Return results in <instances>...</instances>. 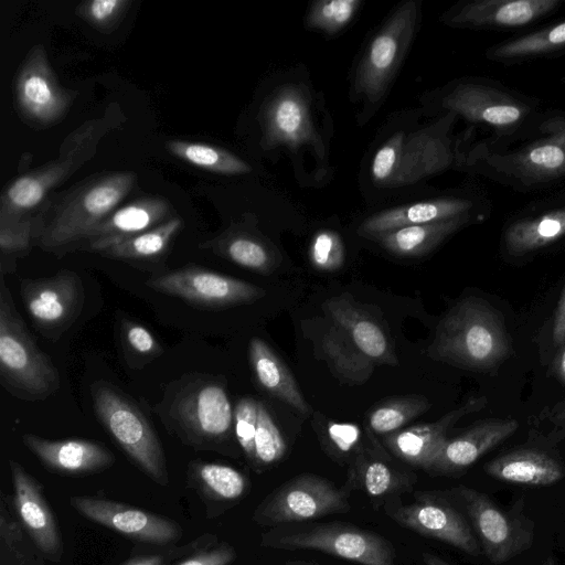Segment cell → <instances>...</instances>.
<instances>
[{
    "label": "cell",
    "mask_w": 565,
    "mask_h": 565,
    "mask_svg": "<svg viewBox=\"0 0 565 565\" xmlns=\"http://www.w3.org/2000/svg\"><path fill=\"white\" fill-rule=\"evenodd\" d=\"M429 401L422 395H405L385 399L369 415V426L376 434H391L427 412Z\"/></svg>",
    "instance_id": "obj_37"
},
{
    "label": "cell",
    "mask_w": 565,
    "mask_h": 565,
    "mask_svg": "<svg viewBox=\"0 0 565 565\" xmlns=\"http://www.w3.org/2000/svg\"><path fill=\"white\" fill-rule=\"evenodd\" d=\"M565 235V209L553 211L537 218L520 221L505 233V246L514 256H522L542 248Z\"/></svg>",
    "instance_id": "obj_32"
},
{
    "label": "cell",
    "mask_w": 565,
    "mask_h": 565,
    "mask_svg": "<svg viewBox=\"0 0 565 565\" xmlns=\"http://www.w3.org/2000/svg\"><path fill=\"white\" fill-rule=\"evenodd\" d=\"M553 366L556 377L565 385V343L555 358Z\"/></svg>",
    "instance_id": "obj_53"
},
{
    "label": "cell",
    "mask_w": 565,
    "mask_h": 565,
    "mask_svg": "<svg viewBox=\"0 0 565 565\" xmlns=\"http://www.w3.org/2000/svg\"><path fill=\"white\" fill-rule=\"evenodd\" d=\"M132 171L98 174L67 194L39 234L40 245L50 250L81 243L84 236L109 216L136 183Z\"/></svg>",
    "instance_id": "obj_4"
},
{
    "label": "cell",
    "mask_w": 565,
    "mask_h": 565,
    "mask_svg": "<svg viewBox=\"0 0 565 565\" xmlns=\"http://www.w3.org/2000/svg\"><path fill=\"white\" fill-rule=\"evenodd\" d=\"M518 162L525 172L545 175L565 169V141L552 138L525 151Z\"/></svg>",
    "instance_id": "obj_42"
},
{
    "label": "cell",
    "mask_w": 565,
    "mask_h": 565,
    "mask_svg": "<svg viewBox=\"0 0 565 565\" xmlns=\"http://www.w3.org/2000/svg\"><path fill=\"white\" fill-rule=\"evenodd\" d=\"M166 147L169 152L181 160L211 172L243 174L250 171V166L247 162L216 146L175 139L169 140Z\"/></svg>",
    "instance_id": "obj_35"
},
{
    "label": "cell",
    "mask_w": 565,
    "mask_h": 565,
    "mask_svg": "<svg viewBox=\"0 0 565 565\" xmlns=\"http://www.w3.org/2000/svg\"><path fill=\"white\" fill-rule=\"evenodd\" d=\"M326 313L354 345L374 363L396 365L394 350L383 331L363 309L345 297H334L323 303Z\"/></svg>",
    "instance_id": "obj_22"
},
{
    "label": "cell",
    "mask_w": 565,
    "mask_h": 565,
    "mask_svg": "<svg viewBox=\"0 0 565 565\" xmlns=\"http://www.w3.org/2000/svg\"><path fill=\"white\" fill-rule=\"evenodd\" d=\"M146 284L158 292L210 309L237 306L265 295L255 285L196 265L153 275Z\"/></svg>",
    "instance_id": "obj_12"
},
{
    "label": "cell",
    "mask_w": 565,
    "mask_h": 565,
    "mask_svg": "<svg viewBox=\"0 0 565 565\" xmlns=\"http://www.w3.org/2000/svg\"><path fill=\"white\" fill-rule=\"evenodd\" d=\"M362 489L371 497H381L402 487V477L380 460L362 458L356 468Z\"/></svg>",
    "instance_id": "obj_44"
},
{
    "label": "cell",
    "mask_w": 565,
    "mask_h": 565,
    "mask_svg": "<svg viewBox=\"0 0 565 565\" xmlns=\"http://www.w3.org/2000/svg\"><path fill=\"white\" fill-rule=\"evenodd\" d=\"M417 23V1H406L396 8L360 60L353 81L356 95L372 104L385 96L411 46Z\"/></svg>",
    "instance_id": "obj_8"
},
{
    "label": "cell",
    "mask_w": 565,
    "mask_h": 565,
    "mask_svg": "<svg viewBox=\"0 0 565 565\" xmlns=\"http://www.w3.org/2000/svg\"><path fill=\"white\" fill-rule=\"evenodd\" d=\"M422 559L425 565H451L450 563H448L440 556L429 553V552H424L422 554Z\"/></svg>",
    "instance_id": "obj_54"
},
{
    "label": "cell",
    "mask_w": 565,
    "mask_h": 565,
    "mask_svg": "<svg viewBox=\"0 0 565 565\" xmlns=\"http://www.w3.org/2000/svg\"><path fill=\"white\" fill-rule=\"evenodd\" d=\"M90 394L104 429L142 472L167 486L169 472L161 441L137 403L106 381L93 383Z\"/></svg>",
    "instance_id": "obj_5"
},
{
    "label": "cell",
    "mask_w": 565,
    "mask_h": 565,
    "mask_svg": "<svg viewBox=\"0 0 565 565\" xmlns=\"http://www.w3.org/2000/svg\"><path fill=\"white\" fill-rule=\"evenodd\" d=\"M309 257L315 268L333 271L341 267L344 260V249L341 237L333 231L318 232L310 244Z\"/></svg>",
    "instance_id": "obj_45"
},
{
    "label": "cell",
    "mask_w": 565,
    "mask_h": 565,
    "mask_svg": "<svg viewBox=\"0 0 565 565\" xmlns=\"http://www.w3.org/2000/svg\"><path fill=\"white\" fill-rule=\"evenodd\" d=\"M75 93L62 87L42 45L32 47L14 78V99L22 118L39 127L57 122Z\"/></svg>",
    "instance_id": "obj_13"
},
{
    "label": "cell",
    "mask_w": 565,
    "mask_h": 565,
    "mask_svg": "<svg viewBox=\"0 0 565 565\" xmlns=\"http://www.w3.org/2000/svg\"><path fill=\"white\" fill-rule=\"evenodd\" d=\"M113 125L106 117L83 124L64 140L56 160L13 180L1 195L0 224L22 221L95 153L99 138Z\"/></svg>",
    "instance_id": "obj_6"
},
{
    "label": "cell",
    "mask_w": 565,
    "mask_h": 565,
    "mask_svg": "<svg viewBox=\"0 0 565 565\" xmlns=\"http://www.w3.org/2000/svg\"><path fill=\"white\" fill-rule=\"evenodd\" d=\"M260 122L267 148L287 146L297 149L303 145L320 148L308 97L300 86L285 85L276 89L263 106Z\"/></svg>",
    "instance_id": "obj_15"
},
{
    "label": "cell",
    "mask_w": 565,
    "mask_h": 565,
    "mask_svg": "<svg viewBox=\"0 0 565 565\" xmlns=\"http://www.w3.org/2000/svg\"><path fill=\"white\" fill-rule=\"evenodd\" d=\"M167 431L198 450L226 452L234 430L225 384L205 373H186L169 383L153 407Z\"/></svg>",
    "instance_id": "obj_1"
},
{
    "label": "cell",
    "mask_w": 565,
    "mask_h": 565,
    "mask_svg": "<svg viewBox=\"0 0 565 565\" xmlns=\"http://www.w3.org/2000/svg\"><path fill=\"white\" fill-rule=\"evenodd\" d=\"M70 502L83 516L134 541L167 545L182 535L173 520L126 503L85 495L73 497Z\"/></svg>",
    "instance_id": "obj_14"
},
{
    "label": "cell",
    "mask_w": 565,
    "mask_h": 565,
    "mask_svg": "<svg viewBox=\"0 0 565 565\" xmlns=\"http://www.w3.org/2000/svg\"><path fill=\"white\" fill-rule=\"evenodd\" d=\"M553 341L556 347L565 343V284L553 322Z\"/></svg>",
    "instance_id": "obj_51"
},
{
    "label": "cell",
    "mask_w": 565,
    "mask_h": 565,
    "mask_svg": "<svg viewBox=\"0 0 565 565\" xmlns=\"http://www.w3.org/2000/svg\"><path fill=\"white\" fill-rule=\"evenodd\" d=\"M44 555L31 540L13 507L2 494L0 502V565H45Z\"/></svg>",
    "instance_id": "obj_30"
},
{
    "label": "cell",
    "mask_w": 565,
    "mask_h": 565,
    "mask_svg": "<svg viewBox=\"0 0 565 565\" xmlns=\"http://www.w3.org/2000/svg\"><path fill=\"white\" fill-rule=\"evenodd\" d=\"M445 107L452 109L470 119H478L495 126L516 122L521 109L513 104L490 103L488 97L472 86H459L444 102Z\"/></svg>",
    "instance_id": "obj_34"
},
{
    "label": "cell",
    "mask_w": 565,
    "mask_h": 565,
    "mask_svg": "<svg viewBox=\"0 0 565 565\" xmlns=\"http://www.w3.org/2000/svg\"><path fill=\"white\" fill-rule=\"evenodd\" d=\"M543 565H556V562L553 557L550 556L544 561Z\"/></svg>",
    "instance_id": "obj_56"
},
{
    "label": "cell",
    "mask_w": 565,
    "mask_h": 565,
    "mask_svg": "<svg viewBox=\"0 0 565 565\" xmlns=\"http://www.w3.org/2000/svg\"><path fill=\"white\" fill-rule=\"evenodd\" d=\"M20 294L33 326L51 341H56L75 322L85 300L83 281L70 269L44 278H24Z\"/></svg>",
    "instance_id": "obj_11"
},
{
    "label": "cell",
    "mask_w": 565,
    "mask_h": 565,
    "mask_svg": "<svg viewBox=\"0 0 565 565\" xmlns=\"http://www.w3.org/2000/svg\"><path fill=\"white\" fill-rule=\"evenodd\" d=\"M32 221L0 224L1 273H10V258L29 250L32 238Z\"/></svg>",
    "instance_id": "obj_46"
},
{
    "label": "cell",
    "mask_w": 565,
    "mask_h": 565,
    "mask_svg": "<svg viewBox=\"0 0 565 565\" xmlns=\"http://www.w3.org/2000/svg\"><path fill=\"white\" fill-rule=\"evenodd\" d=\"M511 353L501 315L476 297L456 303L439 321L428 354L469 370H489Z\"/></svg>",
    "instance_id": "obj_2"
},
{
    "label": "cell",
    "mask_w": 565,
    "mask_h": 565,
    "mask_svg": "<svg viewBox=\"0 0 565 565\" xmlns=\"http://www.w3.org/2000/svg\"><path fill=\"white\" fill-rule=\"evenodd\" d=\"M558 0H483L463 6L449 18L462 26H522L554 10Z\"/></svg>",
    "instance_id": "obj_24"
},
{
    "label": "cell",
    "mask_w": 565,
    "mask_h": 565,
    "mask_svg": "<svg viewBox=\"0 0 565 565\" xmlns=\"http://www.w3.org/2000/svg\"><path fill=\"white\" fill-rule=\"evenodd\" d=\"M387 513L401 525L447 543L470 556H479L481 553L469 523L447 502L424 499L399 505Z\"/></svg>",
    "instance_id": "obj_17"
},
{
    "label": "cell",
    "mask_w": 565,
    "mask_h": 565,
    "mask_svg": "<svg viewBox=\"0 0 565 565\" xmlns=\"http://www.w3.org/2000/svg\"><path fill=\"white\" fill-rule=\"evenodd\" d=\"M122 565H164V557L160 554L141 555L128 559Z\"/></svg>",
    "instance_id": "obj_52"
},
{
    "label": "cell",
    "mask_w": 565,
    "mask_h": 565,
    "mask_svg": "<svg viewBox=\"0 0 565 565\" xmlns=\"http://www.w3.org/2000/svg\"><path fill=\"white\" fill-rule=\"evenodd\" d=\"M361 6L360 0H321L311 3L307 25L334 35L353 19Z\"/></svg>",
    "instance_id": "obj_40"
},
{
    "label": "cell",
    "mask_w": 565,
    "mask_h": 565,
    "mask_svg": "<svg viewBox=\"0 0 565 565\" xmlns=\"http://www.w3.org/2000/svg\"><path fill=\"white\" fill-rule=\"evenodd\" d=\"M465 222L466 217L463 215L434 223L398 227L374 237L391 254L403 257H418L435 249Z\"/></svg>",
    "instance_id": "obj_29"
},
{
    "label": "cell",
    "mask_w": 565,
    "mask_h": 565,
    "mask_svg": "<svg viewBox=\"0 0 565 565\" xmlns=\"http://www.w3.org/2000/svg\"><path fill=\"white\" fill-rule=\"evenodd\" d=\"M484 471L501 481L532 487L551 486L565 476V469L557 459L535 449L503 454L486 463Z\"/></svg>",
    "instance_id": "obj_25"
},
{
    "label": "cell",
    "mask_w": 565,
    "mask_h": 565,
    "mask_svg": "<svg viewBox=\"0 0 565 565\" xmlns=\"http://www.w3.org/2000/svg\"><path fill=\"white\" fill-rule=\"evenodd\" d=\"M451 161L448 143L428 130L405 134L390 186H404L445 170Z\"/></svg>",
    "instance_id": "obj_23"
},
{
    "label": "cell",
    "mask_w": 565,
    "mask_h": 565,
    "mask_svg": "<svg viewBox=\"0 0 565 565\" xmlns=\"http://www.w3.org/2000/svg\"><path fill=\"white\" fill-rule=\"evenodd\" d=\"M171 211L169 201L161 196L139 198L116 209L82 239L86 249L95 253L153 228L168 221Z\"/></svg>",
    "instance_id": "obj_19"
},
{
    "label": "cell",
    "mask_w": 565,
    "mask_h": 565,
    "mask_svg": "<svg viewBox=\"0 0 565 565\" xmlns=\"http://www.w3.org/2000/svg\"><path fill=\"white\" fill-rule=\"evenodd\" d=\"M565 45V21L498 46L497 57H521L537 55Z\"/></svg>",
    "instance_id": "obj_39"
},
{
    "label": "cell",
    "mask_w": 565,
    "mask_h": 565,
    "mask_svg": "<svg viewBox=\"0 0 565 565\" xmlns=\"http://www.w3.org/2000/svg\"><path fill=\"white\" fill-rule=\"evenodd\" d=\"M286 565H317L313 563L305 562V561H288Z\"/></svg>",
    "instance_id": "obj_55"
},
{
    "label": "cell",
    "mask_w": 565,
    "mask_h": 565,
    "mask_svg": "<svg viewBox=\"0 0 565 565\" xmlns=\"http://www.w3.org/2000/svg\"><path fill=\"white\" fill-rule=\"evenodd\" d=\"M258 401L241 398L234 408V434L245 456L255 462L254 439L257 426Z\"/></svg>",
    "instance_id": "obj_47"
},
{
    "label": "cell",
    "mask_w": 565,
    "mask_h": 565,
    "mask_svg": "<svg viewBox=\"0 0 565 565\" xmlns=\"http://www.w3.org/2000/svg\"><path fill=\"white\" fill-rule=\"evenodd\" d=\"M326 431L331 443L341 451H350L361 438L360 427L351 423L328 422Z\"/></svg>",
    "instance_id": "obj_50"
},
{
    "label": "cell",
    "mask_w": 565,
    "mask_h": 565,
    "mask_svg": "<svg viewBox=\"0 0 565 565\" xmlns=\"http://www.w3.org/2000/svg\"><path fill=\"white\" fill-rule=\"evenodd\" d=\"M513 418H489L475 424L460 436L447 440L428 471L450 473L462 470L508 439L518 429Z\"/></svg>",
    "instance_id": "obj_21"
},
{
    "label": "cell",
    "mask_w": 565,
    "mask_h": 565,
    "mask_svg": "<svg viewBox=\"0 0 565 565\" xmlns=\"http://www.w3.org/2000/svg\"><path fill=\"white\" fill-rule=\"evenodd\" d=\"M188 483L203 501L209 516L221 507L239 500L247 490V479L237 469L218 462L193 460L188 466Z\"/></svg>",
    "instance_id": "obj_27"
},
{
    "label": "cell",
    "mask_w": 565,
    "mask_h": 565,
    "mask_svg": "<svg viewBox=\"0 0 565 565\" xmlns=\"http://www.w3.org/2000/svg\"><path fill=\"white\" fill-rule=\"evenodd\" d=\"M452 491L470 519L481 551L492 564L505 563L530 548L533 526L521 512L505 511L486 493L468 487Z\"/></svg>",
    "instance_id": "obj_10"
},
{
    "label": "cell",
    "mask_w": 565,
    "mask_h": 565,
    "mask_svg": "<svg viewBox=\"0 0 565 565\" xmlns=\"http://www.w3.org/2000/svg\"><path fill=\"white\" fill-rule=\"evenodd\" d=\"M119 342L130 367H142L159 358L163 349L145 326L130 319L119 323Z\"/></svg>",
    "instance_id": "obj_38"
},
{
    "label": "cell",
    "mask_w": 565,
    "mask_h": 565,
    "mask_svg": "<svg viewBox=\"0 0 565 565\" xmlns=\"http://www.w3.org/2000/svg\"><path fill=\"white\" fill-rule=\"evenodd\" d=\"M350 510L347 494L317 475L291 478L268 494L256 508L253 520L260 526L302 523Z\"/></svg>",
    "instance_id": "obj_9"
},
{
    "label": "cell",
    "mask_w": 565,
    "mask_h": 565,
    "mask_svg": "<svg viewBox=\"0 0 565 565\" xmlns=\"http://www.w3.org/2000/svg\"><path fill=\"white\" fill-rule=\"evenodd\" d=\"M181 226L182 220L174 216L153 228L119 242L98 254L108 258L122 260L156 259L168 250Z\"/></svg>",
    "instance_id": "obj_33"
},
{
    "label": "cell",
    "mask_w": 565,
    "mask_h": 565,
    "mask_svg": "<svg viewBox=\"0 0 565 565\" xmlns=\"http://www.w3.org/2000/svg\"><path fill=\"white\" fill-rule=\"evenodd\" d=\"M9 463L19 521L44 557L58 562L63 554L62 539L42 484L19 462L10 460Z\"/></svg>",
    "instance_id": "obj_16"
},
{
    "label": "cell",
    "mask_w": 565,
    "mask_h": 565,
    "mask_svg": "<svg viewBox=\"0 0 565 565\" xmlns=\"http://www.w3.org/2000/svg\"><path fill=\"white\" fill-rule=\"evenodd\" d=\"M471 203L460 199H438L402 205L373 214L362 222L359 232L376 236L398 227L450 220L463 214Z\"/></svg>",
    "instance_id": "obj_26"
},
{
    "label": "cell",
    "mask_w": 565,
    "mask_h": 565,
    "mask_svg": "<svg viewBox=\"0 0 565 565\" xmlns=\"http://www.w3.org/2000/svg\"><path fill=\"white\" fill-rule=\"evenodd\" d=\"M268 548L323 552L361 565H397L392 544L379 534L342 523L285 524L264 532Z\"/></svg>",
    "instance_id": "obj_7"
},
{
    "label": "cell",
    "mask_w": 565,
    "mask_h": 565,
    "mask_svg": "<svg viewBox=\"0 0 565 565\" xmlns=\"http://www.w3.org/2000/svg\"><path fill=\"white\" fill-rule=\"evenodd\" d=\"M22 441L46 469L56 473L84 476L107 469L114 462L105 446L88 439L52 440L24 434Z\"/></svg>",
    "instance_id": "obj_20"
},
{
    "label": "cell",
    "mask_w": 565,
    "mask_h": 565,
    "mask_svg": "<svg viewBox=\"0 0 565 565\" xmlns=\"http://www.w3.org/2000/svg\"><path fill=\"white\" fill-rule=\"evenodd\" d=\"M404 137V131H397L392 135L375 152L371 162V175L375 183L380 185H390L397 164Z\"/></svg>",
    "instance_id": "obj_48"
},
{
    "label": "cell",
    "mask_w": 565,
    "mask_h": 565,
    "mask_svg": "<svg viewBox=\"0 0 565 565\" xmlns=\"http://www.w3.org/2000/svg\"><path fill=\"white\" fill-rule=\"evenodd\" d=\"M321 352L330 367L347 382L363 383L374 370V362L334 324L321 339Z\"/></svg>",
    "instance_id": "obj_31"
},
{
    "label": "cell",
    "mask_w": 565,
    "mask_h": 565,
    "mask_svg": "<svg viewBox=\"0 0 565 565\" xmlns=\"http://www.w3.org/2000/svg\"><path fill=\"white\" fill-rule=\"evenodd\" d=\"M131 0H90L79 3L75 13L103 33L113 32L129 11Z\"/></svg>",
    "instance_id": "obj_43"
},
{
    "label": "cell",
    "mask_w": 565,
    "mask_h": 565,
    "mask_svg": "<svg viewBox=\"0 0 565 565\" xmlns=\"http://www.w3.org/2000/svg\"><path fill=\"white\" fill-rule=\"evenodd\" d=\"M249 362L259 385L273 396L308 416L311 413L296 380L265 341L253 338L248 347Z\"/></svg>",
    "instance_id": "obj_28"
},
{
    "label": "cell",
    "mask_w": 565,
    "mask_h": 565,
    "mask_svg": "<svg viewBox=\"0 0 565 565\" xmlns=\"http://www.w3.org/2000/svg\"><path fill=\"white\" fill-rule=\"evenodd\" d=\"M487 404L484 396L475 397L436 422L415 425L387 434L385 445L404 461L429 470L445 444L447 431L463 416L478 412Z\"/></svg>",
    "instance_id": "obj_18"
},
{
    "label": "cell",
    "mask_w": 565,
    "mask_h": 565,
    "mask_svg": "<svg viewBox=\"0 0 565 565\" xmlns=\"http://www.w3.org/2000/svg\"><path fill=\"white\" fill-rule=\"evenodd\" d=\"M236 557L233 546L222 543L196 551L175 565H230Z\"/></svg>",
    "instance_id": "obj_49"
},
{
    "label": "cell",
    "mask_w": 565,
    "mask_h": 565,
    "mask_svg": "<svg viewBox=\"0 0 565 565\" xmlns=\"http://www.w3.org/2000/svg\"><path fill=\"white\" fill-rule=\"evenodd\" d=\"M0 382L17 398L38 402L60 387V373L51 358L34 341L17 311L1 276L0 284Z\"/></svg>",
    "instance_id": "obj_3"
},
{
    "label": "cell",
    "mask_w": 565,
    "mask_h": 565,
    "mask_svg": "<svg viewBox=\"0 0 565 565\" xmlns=\"http://www.w3.org/2000/svg\"><path fill=\"white\" fill-rule=\"evenodd\" d=\"M204 247L249 270L267 273L273 265L268 247L247 233L228 232L204 244Z\"/></svg>",
    "instance_id": "obj_36"
},
{
    "label": "cell",
    "mask_w": 565,
    "mask_h": 565,
    "mask_svg": "<svg viewBox=\"0 0 565 565\" xmlns=\"http://www.w3.org/2000/svg\"><path fill=\"white\" fill-rule=\"evenodd\" d=\"M255 462L267 466L280 460L286 441L264 403L258 402L257 426L254 439Z\"/></svg>",
    "instance_id": "obj_41"
}]
</instances>
